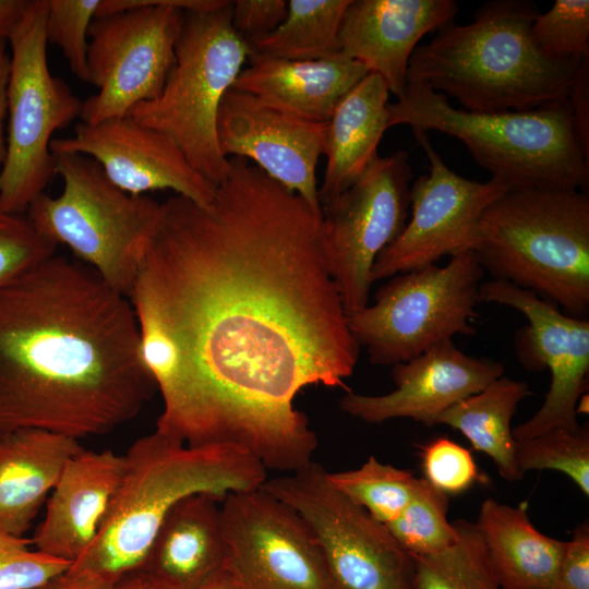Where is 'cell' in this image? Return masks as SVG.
<instances>
[{
	"instance_id": "cell-23",
	"label": "cell",
	"mask_w": 589,
	"mask_h": 589,
	"mask_svg": "<svg viewBox=\"0 0 589 589\" xmlns=\"http://www.w3.org/2000/svg\"><path fill=\"white\" fill-rule=\"evenodd\" d=\"M221 500L194 493L173 505L160 525L142 572L173 589H196L227 561Z\"/></svg>"
},
{
	"instance_id": "cell-3",
	"label": "cell",
	"mask_w": 589,
	"mask_h": 589,
	"mask_svg": "<svg viewBox=\"0 0 589 589\" xmlns=\"http://www.w3.org/2000/svg\"><path fill=\"white\" fill-rule=\"evenodd\" d=\"M538 13L527 0L484 3L472 22H450L417 46L407 84H425L472 112L531 110L567 98L582 59L553 61L536 48L530 28Z\"/></svg>"
},
{
	"instance_id": "cell-31",
	"label": "cell",
	"mask_w": 589,
	"mask_h": 589,
	"mask_svg": "<svg viewBox=\"0 0 589 589\" xmlns=\"http://www.w3.org/2000/svg\"><path fill=\"white\" fill-rule=\"evenodd\" d=\"M448 504V495L420 478L410 502L386 527L412 556L441 552L459 538L456 525L447 519Z\"/></svg>"
},
{
	"instance_id": "cell-40",
	"label": "cell",
	"mask_w": 589,
	"mask_h": 589,
	"mask_svg": "<svg viewBox=\"0 0 589 589\" xmlns=\"http://www.w3.org/2000/svg\"><path fill=\"white\" fill-rule=\"evenodd\" d=\"M568 100L576 131L589 153V58H584L578 67Z\"/></svg>"
},
{
	"instance_id": "cell-18",
	"label": "cell",
	"mask_w": 589,
	"mask_h": 589,
	"mask_svg": "<svg viewBox=\"0 0 589 589\" xmlns=\"http://www.w3.org/2000/svg\"><path fill=\"white\" fill-rule=\"evenodd\" d=\"M50 152L93 158L115 185L132 195L172 190L205 207L216 195L217 185L192 167L170 136L129 116L96 124L81 122L73 136L51 140Z\"/></svg>"
},
{
	"instance_id": "cell-2",
	"label": "cell",
	"mask_w": 589,
	"mask_h": 589,
	"mask_svg": "<svg viewBox=\"0 0 589 589\" xmlns=\"http://www.w3.org/2000/svg\"><path fill=\"white\" fill-rule=\"evenodd\" d=\"M155 388L130 299L84 263L55 253L0 289V436L103 435Z\"/></svg>"
},
{
	"instance_id": "cell-41",
	"label": "cell",
	"mask_w": 589,
	"mask_h": 589,
	"mask_svg": "<svg viewBox=\"0 0 589 589\" xmlns=\"http://www.w3.org/2000/svg\"><path fill=\"white\" fill-rule=\"evenodd\" d=\"M113 585L99 575L70 566L35 589H112Z\"/></svg>"
},
{
	"instance_id": "cell-43",
	"label": "cell",
	"mask_w": 589,
	"mask_h": 589,
	"mask_svg": "<svg viewBox=\"0 0 589 589\" xmlns=\"http://www.w3.org/2000/svg\"><path fill=\"white\" fill-rule=\"evenodd\" d=\"M32 0H0V40H9L25 17Z\"/></svg>"
},
{
	"instance_id": "cell-14",
	"label": "cell",
	"mask_w": 589,
	"mask_h": 589,
	"mask_svg": "<svg viewBox=\"0 0 589 589\" xmlns=\"http://www.w3.org/2000/svg\"><path fill=\"white\" fill-rule=\"evenodd\" d=\"M412 132L425 152L430 171L410 187V220L376 257L372 283L436 265L444 256L474 252L483 212L509 189L495 178L479 182L459 176L443 161L425 132Z\"/></svg>"
},
{
	"instance_id": "cell-16",
	"label": "cell",
	"mask_w": 589,
	"mask_h": 589,
	"mask_svg": "<svg viewBox=\"0 0 589 589\" xmlns=\"http://www.w3.org/2000/svg\"><path fill=\"white\" fill-rule=\"evenodd\" d=\"M226 565L249 589H335L301 516L262 486L220 503Z\"/></svg>"
},
{
	"instance_id": "cell-36",
	"label": "cell",
	"mask_w": 589,
	"mask_h": 589,
	"mask_svg": "<svg viewBox=\"0 0 589 589\" xmlns=\"http://www.w3.org/2000/svg\"><path fill=\"white\" fill-rule=\"evenodd\" d=\"M421 456L424 479L446 495L461 494L476 483L488 482L470 450L447 437L424 445Z\"/></svg>"
},
{
	"instance_id": "cell-33",
	"label": "cell",
	"mask_w": 589,
	"mask_h": 589,
	"mask_svg": "<svg viewBox=\"0 0 589 589\" xmlns=\"http://www.w3.org/2000/svg\"><path fill=\"white\" fill-rule=\"evenodd\" d=\"M536 48L553 61L589 57V1L555 0L545 13H538L530 28Z\"/></svg>"
},
{
	"instance_id": "cell-12",
	"label": "cell",
	"mask_w": 589,
	"mask_h": 589,
	"mask_svg": "<svg viewBox=\"0 0 589 589\" xmlns=\"http://www.w3.org/2000/svg\"><path fill=\"white\" fill-rule=\"evenodd\" d=\"M262 488L309 526L335 589H409L412 556L386 525L330 484L322 465L312 460Z\"/></svg>"
},
{
	"instance_id": "cell-7",
	"label": "cell",
	"mask_w": 589,
	"mask_h": 589,
	"mask_svg": "<svg viewBox=\"0 0 589 589\" xmlns=\"http://www.w3.org/2000/svg\"><path fill=\"white\" fill-rule=\"evenodd\" d=\"M63 182L58 196L41 193L25 215L36 232L65 245L120 293L131 294L161 214V203L115 185L93 158L52 154Z\"/></svg>"
},
{
	"instance_id": "cell-44",
	"label": "cell",
	"mask_w": 589,
	"mask_h": 589,
	"mask_svg": "<svg viewBox=\"0 0 589 589\" xmlns=\"http://www.w3.org/2000/svg\"><path fill=\"white\" fill-rule=\"evenodd\" d=\"M112 589H173L142 570L127 574L118 579Z\"/></svg>"
},
{
	"instance_id": "cell-6",
	"label": "cell",
	"mask_w": 589,
	"mask_h": 589,
	"mask_svg": "<svg viewBox=\"0 0 589 589\" xmlns=\"http://www.w3.org/2000/svg\"><path fill=\"white\" fill-rule=\"evenodd\" d=\"M492 279L532 290L577 318L589 312V196L508 189L483 212L474 251Z\"/></svg>"
},
{
	"instance_id": "cell-21",
	"label": "cell",
	"mask_w": 589,
	"mask_h": 589,
	"mask_svg": "<svg viewBox=\"0 0 589 589\" xmlns=\"http://www.w3.org/2000/svg\"><path fill=\"white\" fill-rule=\"evenodd\" d=\"M124 455L82 449L72 456L48 500L32 543L47 555L75 562L95 540L124 472Z\"/></svg>"
},
{
	"instance_id": "cell-32",
	"label": "cell",
	"mask_w": 589,
	"mask_h": 589,
	"mask_svg": "<svg viewBox=\"0 0 589 589\" xmlns=\"http://www.w3.org/2000/svg\"><path fill=\"white\" fill-rule=\"evenodd\" d=\"M516 462L522 474L529 470H555L566 474L589 496V430L556 428L516 442Z\"/></svg>"
},
{
	"instance_id": "cell-4",
	"label": "cell",
	"mask_w": 589,
	"mask_h": 589,
	"mask_svg": "<svg viewBox=\"0 0 589 589\" xmlns=\"http://www.w3.org/2000/svg\"><path fill=\"white\" fill-rule=\"evenodd\" d=\"M120 484L95 540L71 567L116 582L141 570L153 540L176 503L194 493L221 501L230 492L257 489L266 468L244 448L189 446L156 430L124 455Z\"/></svg>"
},
{
	"instance_id": "cell-11",
	"label": "cell",
	"mask_w": 589,
	"mask_h": 589,
	"mask_svg": "<svg viewBox=\"0 0 589 589\" xmlns=\"http://www.w3.org/2000/svg\"><path fill=\"white\" fill-rule=\"evenodd\" d=\"M46 8V0H32L8 40L11 63L0 206L14 214H25L56 175L51 136L80 117L83 103L48 68Z\"/></svg>"
},
{
	"instance_id": "cell-13",
	"label": "cell",
	"mask_w": 589,
	"mask_h": 589,
	"mask_svg": "<svg viewBox=\"0 0 589 589\" xmlns=\"http://www.w3.org/2000/svg\"><path fill=\"white\" fill-rule=\"evenodd\" d=\"M409 155L377 156L364 173L322 207V237L347 316L369 304L373 264L402 231L410 206Z\"/></svg>"
},
{
	"instance_id": "cell-24",
	"label": "cell",
	"mask_w": 589,
	"mask_h": 589,
	"mask_svg": "<svg viewBox=\"0 0 589 589\" xmlns=\"http://www.w3.org/2000/svg\"><path fill=\"white\" fill-rule=\"evenodd\" d=\"M79 440L40 429L0 436V531L22 538L52 491Z\"/></svg>"
},
{
	"instance_id": "cell-1",
	"label": "cell",
	"mask_w": 589,
	"mask_h": 589,
	"mask_svg": "<svg viewBox=\"0 0 589 589\" xmlns=\"http://www.w3.org/2000/svg\"><path fill=\"white\" fill-rule=\"evenodd\" d=\"M209 206L175 195L129 297L171 339L179 377L156 431L233 445L292 472L317 446L294 407L306 386L348 389L360 346L327 263L322 214L230 157Z\"/></svg>"
},
{
	"instance_id": "cell-27",
	"label": "cell",
	"mask_w": 589,
	"mask_h": 589,
	"mask_svg": "<svg viewBox=\"0 0 589 589\" xmlns=\"http://www.w3.org/2000/svg\"><path fill=\"white\" fill-rule=\"evenodd\" d=\"M530 395L526 382L501 376L481 392L444 410L435 424L461 432L476 450L494 461L501 477L518 481L524 474L516 462V441L510 421L518 404Z\"/></svg>"
},
{
	"instance_id": "cell-37",
	"label": "cell",
	"mask_w": 589,
	"mask_h": 589,
	"mask_svg": "<svg viewBox=\"0 0 589 589\" xmlns=\"http://www.w3.org/2000/svg\"><path fill=\"white\" fill-rule=\"evenodd\" d=\"M71 565L0 531V589H35Z\"/></svg>"
},
{
	"instance_id": "cell-26",
	"label": "cell",
	"mask_w": 589,
	"mask_h": 589,
	"mask_svg": "<svg viewBox=\"0 0 589 589\" xmlns=\"http://www.w3.org/2000/svg\"><path fill=\"white\" fill-rule=\"evenodd\" d=\"M474 524L501 589H556L565 541L541 533L525 504L486 498Z\"/></svg>"
},
{
	"instance_id": "cell-30",
	"label": "cell",
	"mask_w": 589,
	"mask_h": 589,
	"mask_svg": "<svg viewBox=\"0 0 589 589\" xmlns=\"http://www.w3.org/2000/svg\"><path fill=\"white\" fill-rule=\"evenodd\" d=\"M330 484L384 525L395 520L412 498L419 478L370 456L359 468L328 472Z\"/></svg>"
},
{
	"instance_id": "cell-20",
	"label": "cell",
	"mask_w": 589,
	"mask_h": 589,
	"mask_svg": "<svg viewBox=\"0 0 589 589\" xmlns=\"http://www.w3.org/2000/svg\"><path fill=\"white\" fill-rule=\"evenodd\" d=\"M457 12L455 0H350L338 34L339 50L381 76L399 99L419 40L454 22Z\"/></svg>"
},
{
	"instance_id": "cell-34",
	"label": "cell",
	"mask_w": 589,
	"mask_h": 589,
	"mask_svg": "<svg viewBox=\"0 0 589 589\" xmlns=\"http://www.w3.org/2000/svg\"><path fill=\"white\" fill-rule=\"evenodd\" d=\"M100 0H46V38L57 45L73 74L88 83V29Z\"/></svg>"
},
{
	"instance_id": "cell-28",
	"label": "cell",
	"mask_w": 589,
	"mask_h": 589,
	"mask_svg": "<svg viewBox=\"0 0 589 589\" xmlns=\"http://www.w3.org/2000/svg\"><path fill=\"white\" fill-rule=\"evenodd\" d=\"M350 0H289L283 23L249 44L251 52L285 60H320L340 52L338 34Z\"/></svg>"
},
{
	"instance_id": "cell-39",
	"label": "cell",
	"mask_w": 589,
	"mask_h": 589,
	"mask_svg": "<svg viewBox=\"0 0 589 589\" xmlns=\"http://www.w3.org/2000/svg\"><path fill=\"white\" fill-rule=\"evenodd\" d=\"M556 589H589V525L582 522L565 541Z\"/></svg>"
},
{
	"instance_id": "cell-5",
	"label": "cell",
	"mask_w": 589,
	"mask_h": 589,
	"mask_svg": "<svg viewBox=\"0 0 589 589\" xmlns=\"http://www.w3.org/2000/svg\"><path fill=\"white\" fill-rule=\"evenodd\" d=\"M406 124L460 140L492 177L509 189L588 188L589 153L576 131L568 97L522 111L454 108L425 84L409 83L388 104V128Z\"/></svg>"
},
{
	"instance_id": "cell-10",
	"label": "cell",
	"mask_w": 589,
	"mask_h": 589,
	"mask_svg": "<svg viewBox=\"0 0 589 589\" xmlns=\"http://www.w3.org/2000/svg\"><path fill=\"white\" fill-rule=\"evenodd\" d=\"M484 271L473 251L398 274L382 285L374 303L348 316L349 329L376 365H395L449 340L472 335Z\"/></svg>"
},
{
	"instance_id": "cell-38",
	"label": "cell",
	"mask_w": 589,
	"mask_h": 589,
	"mask_svg": "<svg viewBox=\"0 0 589 589\" xmlns=\"http://www.w3.org/2000/svg\"><path fill=\"white\" fill-rule=\"evenodd\" d=\"M288 1H231V24L235 32L249 45L275 31L285 20Z\"/></svg>"
},
{
	"instance_id": "cell-9",
	"label": "cell",
	"mask_w": 589,
	"mask_h": 589,
	"mask_svg": "<svg viewBox=\"0 0 589 589\" xmlns=\"http://www.w3.org/2000/svg\"><path fill=\"white\" fill-rule=\"evenodd\" d=\"M224 0H100L88 37V83L99 92L82 103L87 124L128 116L156 98L175 64L184 12Z\"/></svg>"
},
{
	"instance_id": "cell-45",
	"label": "cell",
	"mask_w": 589,
	"mask_h": 589,
	"mask_svg": "<svg viewBox=\"0 0 589 589\" xmlns=\"http://www.w3.org/2000/svg\"><path fill=\"white\" fill-rule=\"evenodd\" d=\"M196 589H249L240 578L225 564L211 575Z\"/></svg>"
},
{
	"instance_id": "cell-22",
	"label": "cell",
	"mask_w": 589,
	"mask_h": 589,
	"mask_svg": "<svg viewBox=\"0 0 589 589\" xmlns=\"http://www.w3.org/2000/svg\"><path fill=\"white\" fill-rule=\"evenodd\" d=\"M232 87L312 122H327L337 103L369 72L341 52L320 60H285L251 52Z\"/></svg>"
},
{
	"instance_id": "cell-8",
	"label": "cell",
	"mask_w": 589,
	"mask_h": 589,
	"mask_svg": "<svg viewBox=\"0 0 589 589\" xmlns=\"http://www.w3.org/2000/svg\"><path fill=\"white\" fill-rule=\"evenodd\" d=\"M250 53L232 27L231 1L184 12L176 61L160 94L136 105L128 116L170 136L192 167L218 185L230 169L218 144V110Z\"/></svg>"
},
{
	"instance_id": "cell-35",
	"label": "cell",
	"mask_w": 589,
	"mask_h": 589,
	"mask_svg": "<svg viewBox=\"0 0 589 589\" xmlns=\"http://www.w3.org/2000/svg\"><path fill=\"white\" fill-rule=\"evenodd\" d=\"M56 249L36 232L25 214L0 206V289L55 254Z\"/></svg>"
},
{
	"instance_id": "cell-15",
	"label": "cell",
	"mask_w": 589,
	"mask_h": 589,
	"mask_svg": "<svg viewBox=\"0 0 589 589\" xmlns=\"http://www.w3.org/2000/svg\"><path fill=\"white\" fill-rule=\"evenodd\" d=\"M480 302L510 306L528 321L514 338L515 353L529 371L551 373V383L540 409L513 429L516 442L556 428L578 431L577 404L587 390L589 373V321L557 309L532 290L491 279L480 284Z\"/></svg>"
},
{
	"instance_id": "cell-17",
	"label": "cell",
	"mask_w": 589,
	"mask_h": 589,
	"mask_svg": "<svg viewBox=\"0 0 589 589\" xmlns=\"http://www.w3.org/2000/svg\"><path fill=\"white\" fill-rule=\"evenodd\" d=\"M325 131L326 122L291 116L235 87L226 93L217 116L218 144L227 158L254 161L320 214L316 166Z\"/></svg>"
},
{
	"instance_id": "cell-19",
	"label": "cell",
	"mask_w": 589,
	"mask_h": 589,
	"mask_svg": "<svg viewBox=\"0 0 589 589\" xmlns=\"http://www.w3.org/2000/svg\"><path fill=\"white\" fill-rule=\"evenodd\" d=\"M503 374L501 362L470 357L449 339L393 365L396 388L390 393L362 395L347 390L339 407L368 423L409 418L431 428L448 407L481 392Z\"/></svg>"
},
{
	"instance_id": "cell-25",
	"label": "cell",
	"mask_w": 589,
	"mask_h": 589,
	"mask_svg": "<svg viewBox=\"0 0 589 589\" xmlns=\"http://www.w3.org/2000/svg\"><path fill=\"white\" fill-rule=\"evenodd\" d=\"M388 96L383 79L368 73L337 103L326 122L321 208L350 188L378 156V143L388 129Z\"/></svg>"
},
{
	"instance_id": "cell-29",
	"label": "cell",
	"mask_w": 589,
	"mask_h": 589,
	"mask_svg": "<svg viewBox=\"0 0 589 589\" xmlns=\"http://www.w3.org/2000/svg\"><path fill=\"white\" fill-rule=\"evenodd\" d=\"M458 540L449 548L412 556L409 589H501L474 522L455 520Z\"/></svg>"
},
{
	"instance_id": "cell-42",
	"label": "cell",
	"mask_w": 589,
	"mask_h": 589,
	"mask_svg": "<svg viewBox=\"0 0 589 589\" xmlns=\"http://www.w3.org/2000/svg\"><path fill=\"white\" fill-rule=\"evenodd\" d=\"M11 57L8 41L0 40V170L7 154L8 86L10 77Z\"/></svg>"
}]
</instances>
